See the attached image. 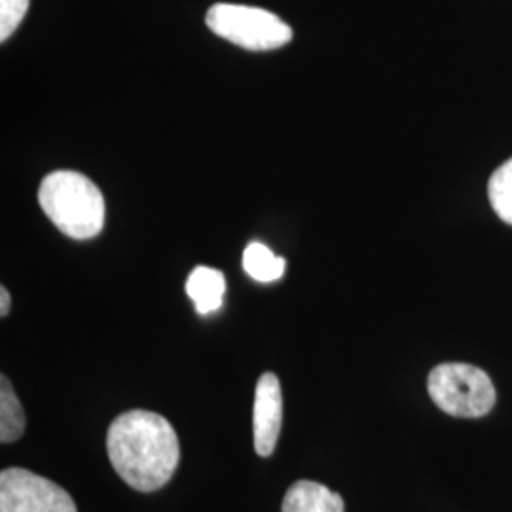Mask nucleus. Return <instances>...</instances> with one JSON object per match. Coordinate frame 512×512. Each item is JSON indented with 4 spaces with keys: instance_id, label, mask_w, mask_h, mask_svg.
I'll use <instances>...</instances> for the list:
<instances>
[{
    "instance_id": "1",
    "label": "nucleus",
    "mask_w": 512,
    "mask_h": 512,
    "mask_svg": "<svg viewBox=\"0 0 512 512\" xmlns=\"http://www.w3.org/2000/svg\"><path fill=\"white\" fill-rule=\"evenodd\" d=\"M107 454L118 476L137 492H156L173 478L181 446L173 425L150 410H129L110 423Z\"/></svg>"
},
{
    "instance_id": "2",
    "label": "nucleus",
    "mask_w": 512,
    "mask_h": 512,
    "mask_svg": "<svg viewBox=\"0 0 512 512\" xmlns=\"http://www.w3.org/2000/svg\"><path fill=\"white\" fill-rule=\"evenodd\" d=\"M38 202L46 217L67 238L92 239L105 226V198L99 186L78 171H54L44 177Z\"/></svg>"
},
{
    "instance_id": "3",
    "label": "nucleus",
    "mask_w": 512,
    "mask_h": 512,
    "mask_svg": "<svg viewBox=\"0 0 512 512\" xmlns=\"http://www.w3.org/2000/svg\"><path fill=\"white\" fill-rule=\"evenodd\" d=\"M427 391L442 412L469 420L492 412L497 399L490 376L482 368L467 363L435 366L427 378Z\"/></svg>"
},
{
    "instance_id": "4",
    "label": "nucleus",
    "mask_w": 512,
    "mask_h": 512,
    "mask_svg": "<svg viewBox=\"0 0 512 512\" xmlns=\"http://www.w3.org/2000/svg\"><path fill=\"white\" fill-rule=\"evenodd\" d=\"M205 21L217 37L251 52L277 50L293 40V29L283 19L255 6L220 2L209 8Z\"/></svg>"
},
{
    "instance_id": "5",
    "label": "nucleus",
    "mask_w": 512,
    "mask_h": 512,
    "mask_svg": "<svg viewBox=\"0 0 512 512\" xmlns=\"http://www.w3.org/2000/svg\"><path fill=\"white\" fill-rule=\"evenodd\" d=\"M0 512H78L71 494L33 471L10 467L0 473Z\"/></svg>"
},
{
    "instance_id": "6",
    "label": "nucleus",
    "mask_w": 512,
    "mask_h": 512,
    "mask_svg": "<svg viewBox=\"0 0 512 512\" xmlns=\"http://www.w3.org/2000/svg\"><path fill=\"white\" fill-rule=\"evenodd\" d=\"M283 425V393L279 378L274 372H264L255 389L253 406V437L255 450L260 458H270L274 454L279 433Z\"/></svg>"
},
{
    "instance_id": "7",
    "label": "nucleus",
    "mask_w": 512,
    "mask_h": 512,
    "mask_svg": "<svg viewBox=\"0 0 512 512\" xmlns=\"http://www.w3.org/2000/svg\"><path fill=\"white\" fill-rule=\"evenodd\" d=\"M281 512H346L342 495L315 480H298L287 490Z\"/></svg>"
},
{
    "instance_id": "8",
    "label": "nucleus",
    "mask_w": 512,
    "mask_h": 512,
    "mask_svg": "<svg viewBox=\"0 0 512 512\" xmlns=\"http://www.w3.org/2000/svg\"><path fill=\"white\" fill-rule=\"evenodd\" d=\"M224 293H226V279L224 274L215 268L198 266L186 279V294L190 296L200 315H209L213 311L220 310Z\"/></svg>"
},
{
    "instance_id": "9",
    "label": "nucleus",
    "mask_w": 512,
    "mask_h": 512,
    "mask_svg": "<svg viewBox=\"0 0 512 512\" xmlns=\"http://www.w3.org/2000/svg\"><path fill=\"white\" fill-rule=\"evenodd\" d=\"M27 418L8 376L0 378V442L10 444L23 437Z\"/></svg>"
},
{
    "instance_id": "10",
    "label": "nucleus",
    "mask_w": 512,
    "mask_h": 512,
    "mask_svg": "<svg viewBox=\"0 0 512 512\" xmlns=\"http://www.w3.org/2000/svg\"><path fill=\"white\" fill-rule=\"evenodd\" d=\"M287 260L275 256L264 243H249L243 253V270L258 283H274L285 275Z\"/></svg>"
},
{
    "instance_id": "11",
    "label": "nucleus",
    "mask_w": 512,
    "mask_h": 512,
    "mask_svg": "<svg viewBox=\"0 0 512 512\" xmlns=\"http://www.w3.org/2000/svg\"><path fill=\"white\" fill-rule=\"evenodd\" d=\"M488 198L497 217L512 226V158L497 167L490 177Z\"/></svg>"
},
{
    "instance_id": "12",
    "label": "nucleus",
    "mask_w": 512,
    "mask_h": 512,
    "mask_svg": "<svg viewBox=\"0 0 512 512\" xmlns=\"http://www.w3.org/2000/svg\"><path fill=\"white\" fill-rule=\"evenodd\" d=\"M31 0H0V40L6 42L25 18Z\"/></svg>"
},
{
    "instance_id": "13",
    "label": "nucleus",
    "mask_w": 512,
    "mask_h": 512,
    "mask_svg": "<svg viewBox=\"0 0 512 512\" xmlns=\"http://www.w3.org/2000/svg\"><path fill=\"white\" fill-rule=\"evenodd\" d=\"M10 306H12L10 293H8L6 287H2V289H0V315H2V317H6V315L10 313Z\"/></svg>"
}]
</instances>
